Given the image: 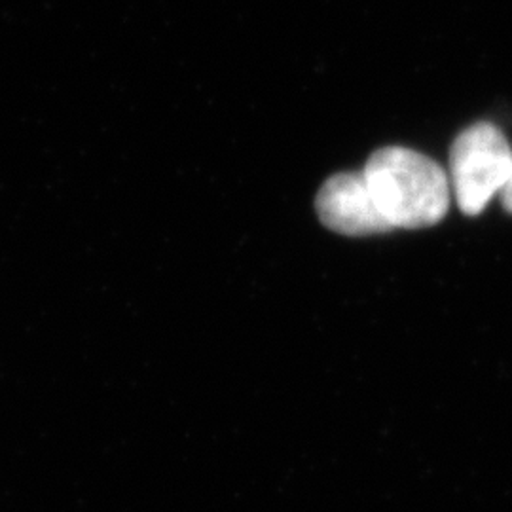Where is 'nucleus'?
I'll return each instance as SVG.
<instances>
[{"label": "nucleus", "instance_id": "obj_3", "mask_svg": "<svg viewBox=\"0 0 512 512\" xmlns=\"http://www.w3.org/2000/svg\"><path fill=\"white\" fill-rule=\"evenodd\" d=\"M321 222L344 236H376L395 230L385 219L365 173H338L321 186L315 198Z\"/></svg>", "mask_w": 512, "mask_h": 512}, {"label": "nucleus", "instance_id": "obj_1", "mask_svg": "<svg viewBox=\"0 0 512 512\" xmlns=\"http://www.w3.org/2000/svg\"><path fill=\"white\" fill-rule=\"evenodd\" d=\"M363 173L393 228L433 226L450 209V183L444 169L421 152L380 148L368 158Z\"/></svg>", "mask_w": 512, "mask_h": 512}, {"label": "nucleus", "instance_id": "obj_2", "mask_svg": "<svg viewBox=\"0 0 512 512\" xmlns=\"http://www.w3.org/2000/svg\"><path fill=\"white\" fill-rule=\"evenodd\" d=\"M512 148L494 124L478 122L463 129L450 152L452 188L459 209L478 215L501 194L511 175Z\"/></svg>", "mask_w": 512, "mask_h": 512}, {"label": "nucleus", "instance_id": "obj_4", "mask_svg": "<svg viewBox=\"0 0 512 512\" xmlns=\"http://www.w3.org/2000/svg\"><path fill=\"white\" fill-rule=\"evenodd\" d=\"M501 202H503V207L512 213V167H511V175H509V179H507V183L503 186V190H501Z\"/></svg>", "mask_w": 512, "mask_h": 512}]
</instances>
